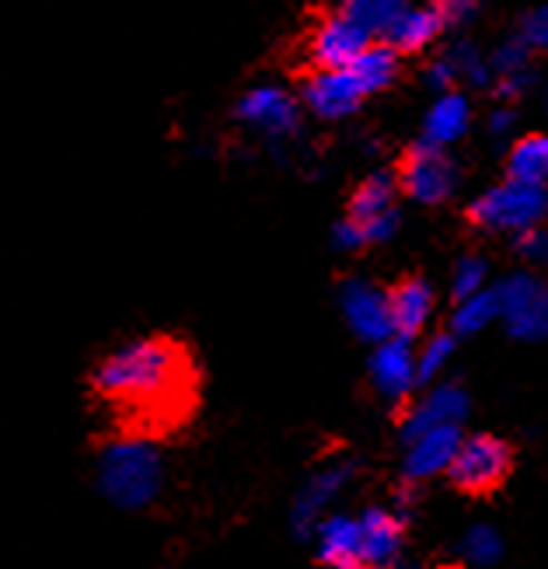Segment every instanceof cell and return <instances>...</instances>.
<instances>
[{
  "instance_id": "cell-1",
  "label": "cell",
  "mask_w": 548,
  "mask_h": 569,
  "mask_svg": "<svg viewBox=\"0 0 548 569\" xmlns=\"http://www.w3.org/2000/svg\"><path fill=\"white\" fill-rule=\"evenodd\" d=\"M91 385L98 399L133 419V433L147 437L143 430L186 416L192 402V360L176 339L143 336L98 360Z\"/></svg>"
},
{
  "instance_id": "cell-2",
  "label": "cell",
  "mask_w": 548,
  "mask_h": 569,
  "mask_svg": "<svg viewBox=\"0 0 548 569\" xmlns=\"http://www.w3.org/2000/svg\"><path fill=\"white\" fill-rule=\"evenodd\" d=\"M165 486V461L151 437L122 433L98 455V489L119 510H143Z\"/></svg>"
},
{
  "instance_id": "cell-3",
  "label": "cell",
  "mask_w": 548,
  "mask_h": 569,
  "mask_svg": "<svg viewBox=\"0 0 548 569\" xmlns=\"http://www.w3.org/2000/svg\"><path fill=\"white\" fill-rule=\"evenodd\" d=\"M545 213H548V186H525L510 179L486 189L479 200L468 207V220L479 231L514 234V238H520L531 228H541Z\"/></svg>"
},
{
  "instance_id": "cell-4",
  "label": "cell",
  "mask_w": 548,
  "mask_h": 569,
  "mask_svg": "<svg viewBox=\"0 0 548 569\" xmlns=\"http://www.w3.org/2000/svg\"><path fill=\"white\" fill-rule=\"evenodd\" d=\"M510 465H514V451L507 440L492 433H471V437H461L458 455L451 468H447V476H451L458 489L482 497V492H492L507 482Z\"/></svg>"
},
{
  "instance_id": "cell-5",
  "label": "cell",
  "mask_w": 548,
  "mask_h": 569,
  "mask_svg": "<svg viewBox=\"0 0 548 569\" xmlns=\"http://www.w3.org/2000/svg\"><path fill=\"white\" fill-rule=\"evenodd\" d=\"M496 290L500 301V321L507 336L520 342H541L548 339V283L535 273H514Z\"/></svg>"
},
{
  "instance_id": "cell-6",
  "label": "cell",
  "mask_w": 548,
  "mask_h": 569,
  "mask_svg": "<svg viewBox=\"0 0 548 569\" xmlns=\"http://www.w3.org/2000/svg\"><path fill=\"white\" fill-rule=\"evenodd\" d=\"M395 182L409 196V200H416L422 207H437V203L455 196V189L461 182V171L447 151L416 143L412 151L402 158V168H398Z\"/></svg>"
},
{
  "instance_id": "cell-7",
  "label": "cell",
  "mask_w": 548,
  "mask_h": 569,
  "mask_svg": "<svg viewBox=\"0 0 548 569\" xmlns=\"http://www.w3.org/2000/svg\"><path fill=\"white\" fill-rule=\"evenodd\" d=\"M238 119L245 127H252L272 140H283V137H293L301 130V106H297V98L280 88V84H259V88H248L241 98H238Z\"/></svg>"
},
{
  "instance_id": "cell-8",
  "label": "cell",
  "mask_w": 548,
  "mask_h": 569,
  "mask_svg": "<svg viewBox=\"0 0 548 569\" xmlns=\"http://www.w3.org/2000/svg\"><path fill=\"white\" fill-rule=\"evenodd\" d=\"M339 308L357 339L378 346L395 336L391 311H388V290H381L378 283H370L363 277H350L339 287Z\"/></svg>"
},
{
  "instance_id": "cell-9",
  "label": "cell",
  "mask_w": 548,
  "mask_h": 569,
  "mask_svg": "<svg viewBox=\"0 0 548 569\" xmlns=\"http://www.w3.org/2000/svg\"><path fill=\"white\" fill-rule=\"evenodd\" d=\"M370 42L373 39L357 21H350L342 11H332L315 24L311 42H308V57L318 70H350L353 60Z\"/></svg>"
},
{
  "instance_id": "cell-10",
  "label": "cell",
  "mask_w": 548,
  "mask_h": 569,
  "mask_svg": "<svg viewBox=\"0 0 548 569\" xmlns=\"http://www.w3.org/2000/svg\"><path fill=\"white\" fill-rule=\"evenodd\" d=\"M471 402L468 391L458 381H440L430 385V391H422V399H416L409 406V412L402 416V440H416L430 430H444V427H461V419L468 416Z\"/></svg>"
},
{
  "instance_id": "cell-11",
  "label": "cell",
  "mask_w": 548,
  "mask_h": 569,
  "mask_svg": "<svg viewBox=\"0 0 548 569\" xmlns=\"http://www.w3.org/2000/svg\"><path fill=\"white\" fill-rule=\"evenodd\" d=\"M357 472V465L353 461H329V465H321L318 472H311V479L301 486V492H297V500H293V510H290V525L297 535H315L318 521L326 517L329 503L339 497V492L350 486Z\"/></svg>"
},
{
  "instance_id": "cell-12",
  "label": "cell",
  "mask_w": 548,
  "mask_h": 569,
  "mask_svg": "<svg viewBox=\"0 0 548 569\" xmlns=\"http://www.w3.org/2000/svg\"><path fill=\"white\" fill-rule=\"evenodd\" d=\"M360 566L363 569H391L402 562L406 521L388 507H367L360 517Z\"/></svg>"
},
{
  "instance_id": "cell-13",
  "label": "cell",
  "mask_w": 548,
  "mask_h": 569,
  "mask_svg": "<svg viewBox=\"0 0 548 569\" xmlns=\"http://www.w3.org/2000/svg\"><path fill=\"white\" fill-rule=\"evenodd\" d=\"M370 381L388 402H406L416 385V346L406 336H391L373 346Z\"/></svg>"
},
{
  "instance_id": "cell-14",
  "label": "cell",
  "mask_w": 548,
  "mask_h": 569,
  "mask_svg": "<svg viewBox=\"0 0 548 569\" xmlns=\"http://www.w3.org/2000/svg\"><path fill=\"white\" fill-rule=\"evenodd\" d=\"M363 102L350 70H315L305 81V106L318 119H346L353 116Z\"/></svg>"
},
{
  "instance_id": "cell-15",
  "label": "cell",
  "mask_w": 548,
  "mask_h": 569,
  "mask_svg": "<svg viewBox=\"0 0 548 569\" xmlns=\"http://www.w3.org/2000/svg\"><path fill=\"white\" fill-rule=\"evenodd\" d=\"M461 443V427H444V430H430L416 440L406 443V461L402 472L409 482H427L434 476H447L455 455Z\"/></svg>"
},
{
  "instance_id": "cell-16",
  "label": "cell",
  "mask_w": 548,
  "mask_h": 569,
  "mask_svg": "<svg viewBox=\"0 0 548 569\" xmlns=\"http://www.w3.org/2000/svg\"><path fill=\"white\" fill-rule=\"evenodd\" d=\"M318 559L329 569H363L360 566V525L350 513H326L315 528Z\"/></svg>"
},
{
  "instance_id": "cell-17",
  "label": "cell",
  "mask_w": 548,
  "mask_h": 569,
  "mask_svg": "<svg viewBox=\"0 0 548 569\" xmlns=\"http://www.w3.org/2000/svg\"><path fill=\"white\" fill-rule=\"evenodd\" d=\"M434 308H437L434 287L419 277H409V280H402L398 287L388 290V311H391L395 336H406V339L419 336L422 326L430 321Z\"/></svg>"
},
{
  "instance_id": "cell-18",
  "label": "cell",
  "mask_w": 548,
  "mask_h": 569,
  "mask_svg": "<svg viewBox=\"0 0 548 569\" xmlns=\"http://www.w3.org/2000/svg\"><path fill=\"white\" fill-rule=\"evenodd\" d=\"M471 127V102L461 91H444L437 94V102L430 106L427 119H422V140L427 147L447 151L451 143H458Z\"/></svg>"
},
{
  "instance_id": "cell-19",
  "label": "cell",
  "mask_w": 548,
  "mask_h": 569,
  "mask_svg": "<svg viewBox=\"0 0 548 569\" xmlns=\"http://www.w3.org/2000/svg\"><path fill=\"white\" fill-rule=\"evenodd\" d=\"M444 32V14L440 4L437 8H409L402 4V11L395 14V21L385 32V46H391L395 53H416V49H427L437 36Z\"/></svg>"
},
{
  "instance_id": "cell-20",
  "label": "cell",
  "mask_w": 548,
  "mask_h": 569,
  "mask_svg": "<svg viewBox=\"0 0 548 569\" xmlns=\"http://www.w3.org/2000/svg\"><path fill=\"white\" fill-rule=\"evenodd\" d=\"M531 49L525 42H504L496 53L489 57V70H492V84L496 91H500L504 98H517V94H525L535 81H538V73H535V63H531Z\"/></svg>"
},
{
  "instance_id": "cell-21",
  "label": "cell",
  "mask_w": 548,
  "mask_h": 569,
  "mask_svg": "<svg viewBox=\"0 0 548 569\" xmlns=\"http://www.w3.org/2000/svg\"><path fill=\"white\" fill-rule=\"evenodd\" d=\"M398 200V182L391 171H370V176L353 189V200H350V220L357 224H367V220H378L385 213H395Z\"/></svg>"
},
{
  "instance_id": "cell-22",
  "label": "cell",
  "mask_w": 548,
  "mask_h": 569,
  "mask_svg": "<svg viewBox=\"0 0 548 569\" xmlns=\"http://www.w3.org/2000/svg\"><path fill=\"white\" fill-rule=\"evenodd\" d=\"M395 73H398V53L385 42H370L350 67V78L357 81L363 98L385 91L395 81Z\"/></svg>"
},
{
  "instance_id": "cell-23",
  "label": "cell",
  "mask_w": 548,
  "mask_h": 569,
  "mask_svg": "<svg viewBox=\"0 0 548 569\" xmlns=\"http://www.w3.org/2000/svg\"><path fill=\"white\" fill-rule=\"evenodd\" d=\"M492 321H500V301H496V290L486 287L482 293H471L465 301H455L451 311V336H479L486 332Z\"/></svg>"
},
{
  "instance_id": "cell-24",
  "label": "cell",
  "mask_w": 548,
  "mask_h": 569,
  "mask_svg": "<svg viewBox=\"0 0 548 569\" xmlns=\"http://www.w3.org/2000/svg\"><path fill=\"white\" fill-rule=\"evenodd\" d=\"M507 179L510 182H525V186H545L548 182V161H545L541 137H525V140H517L510 147Z\"/></svg>"
},
{
  "instance_id": "cell-25",
  "label": "cell",
  "mask_w": 548,
  "mask_h": 569,
  "mask_svg": "<svg viewBox=\"0 0 548 569\" xmlns=\"http://www.w3.org/2000/svg\"><path fill=\"white\" fill-rule=\"evenodd\" d=\"M339 11L350 21H357L370 39L381 42L395 14L402 11V0H350V4H342Z\"/></svg>"
},
{
  "instance_id": "cell-26",
  "label": "cell",
  "mask_w": 548,
  "mask_h": 569,
  "mask_svg": "<svg viewBox=\"0 0 548 569\" xmlns=\"http://www.w3.org/2000/svg\"><path fill=\"white\" fill-rule=\"evenodd\" d=\"M458 339L451 332H437L416 350V385H434L440 378V370L455 360Z\"/></svg>"
},
{
  "instance_id": "cell-27",
  "label": "cell",
  "mask_w": 548,
  "mask_h": 569,
  "mask_svg": "<svg viewBox=\"0 0 548 569\" xmlns=\"http://www.w3.org/2000/svg\"><path fill=\"white\" fill-rule=\"evenodd\" d=\"M461 556L471 562V566H496L504 556V538L500 531H496L492 525H471L461 538Z\"/></svg>"
},
{
  "instance_id": "cell-28",
  "label": "cell",
  "mask_w": 548,
  "mask_h": 569,
  "mask_svg": "<svg viewBox=\"0 0 548 569\" xmlns=\"http://www.w3.org/2000/svg\"><path fill=\"white\" fill-rule=\"evenodd\" d=\"M444 60L455 67L458 81H468L476 88H492V70H489V57H482L471 42H455L444 53Z\"/></svg>"
},
{
  "instance_id": "cell-29",
  "label": "cell",
  "mask_w": 548,
  "mask_h": 569,
  "mask_svg": "<svg viewBox=\"0 0 548 569\" xmlns=\"http://www.w3.org/2000/svg\"><path fill=\"white\" fill-rule=\"evenodd\" d=\"M486 287H489V262L482 256H461L451 269L455 301H465L471 293H482Z\"/></svg>"
},
{
  "instance_id": "cell-30",
  "label": "cell",
  "mask_w": 548,
  "mask_h": 569,
  "mask_svg": "<svg viewBox=\"0 0 548 569\" xmlns=\"http://www.w3.org/2000/svg\"><path fill=\"white\" fill-rule=\"evenodd\" d=\"M514 39L525 42L531 53H548V4L545 8H531V11L520 14Z\"/></svg>"
},
{
  "instance_id": "cell-31",
  "label": "cell",
  "mask_w": 548,
  "mask_h": 569,
  "mask_svg": "<svg viewBox=\"0 0 548 569\" xmlns=\"http://www.w3.org/2000/svg\"><path fill=\"white\" fill-rule=\"evenodd\" d=\"M517 252L525 256L531 266H548V228H531L517 238Z\"/></svg>"
},
{
  "instance_id": "cell-32",
  "label": "cell",
  "mask_w": 548,
  "mask_h": 569,
  "mask_svg": "<svg viewBox=\"0 0 548 569\" xmlns=\"http://www.w3.org/2000/svg\"><path fill=\"white\" fill-rule=\"evenodd\" d=\"M444 14V29H465L468 21L479 18V8L468 4V0H451V4H440Z\"/></svg>"
},
{
  "instance_id": "cell-33",
  "label": "cell",
  "mask_w": 548,
  "mask_h": 569,
  "mask_svg": "<svg viewBox=\"0 0 548 569\" xmlns=\"http://www.w3.org/2000/svg\"><path fill=\"white\" fill-rule=\"evenodd\" d=\"M427 81H430V88H437V91L444 94V91H455L458 73H455V67H451V63H447V60L440 57V60H434V63H430Z\"/></svg>"
},
{
  "instance_id": "cell-34",
  "label": "cell",
  "mask_w": 548,
  "mask_h": 569,
  "mask_svg": "<svg viewBox=\"0 0 548 569\" xmlns=\"http://www.w3.org/2000/svg\"><path fill=\"white\" fill-rule=\"evenodd\" d=\"M514 109H507V106H500V109H492L489 112V122H486V127H489V133L492 137H507L510 130H514Z\"/></svg>"
},
{
  "instance_id": "cell-35",
  "label": "cell",
  "mask_w": 548,
  "mask_h": 569,
  "mask_svg": "<svg viewBox=\"0 0 548 569\" xmlns=\"http://www.w3.org/2000/svg\"><path fill=\"white\" fill-rule=\"evenodd\" d=\"M391 569H416V566H409V562L402 559V562H398V566H391Z\"/></svg>"
},
{
  "instance_id": "cell-36",
  "label": "cell",
  "mask_w": 548,
  "mask_h": 569,
  "mask_svg": "<svg viewBox=\"0 0 548 569\" xmlns=\"http://www.w3.org/2000/svg\"><path fill=\"white\" fill-rule=\"evenodd\" d=\"M541 143H545V161H548V137H541Z\"/></svg>"
},
{
  "instance_id": "cell-37",
  "label": "cell",
  "mask_w": 548,
  "mask_h": 569,
  "mask_svg": "<svg viewBox=\"0 0 548 569\" xmlns=\"http://www.w3.org/2000/svg\"><path fill=\"white\" fill-rule=\"evenodd\" d=\"M545 109H548V84H545Z\"/></svg>"
}]
</instances>
